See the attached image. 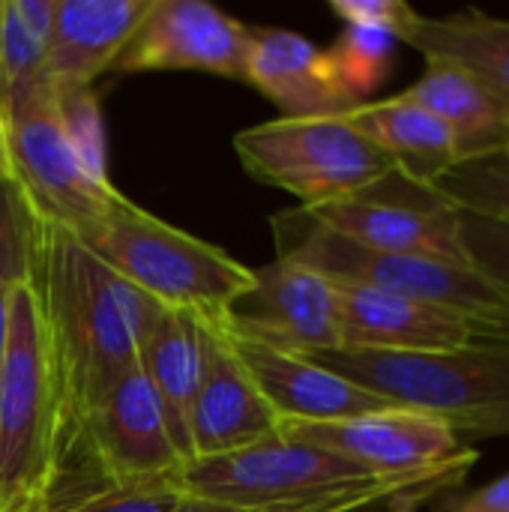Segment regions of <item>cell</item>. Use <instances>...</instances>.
Masks as SVG:
<instances>
[{"label": "cell", "instance_id": "obj_8", "mask_svg": "<svg viewBox=\"0 0 509 512\" xmlns=\"http://www.w3.org/2000/svg\"><path fill=\"white\" fill-rule=\"evenodd\" d=\"M234 153L249 177L300 198V207L357 195L396 165L342 114L279 117L234 135Z\"/></svg>", "mask_w": 509, "mask_h": 512}, {"label": "cell", "instance_id": "obj_18", "mask_svg": "<svg viewBox=\"0 0 509 512\" xmlns=\"http://www.w3.org/2000/svg\"><path fill=\"white\" fill-rule=\"evenodd\" d=\"M147 6L150 0H57L39 78L63 93L93 90V81L114 69Z\"/></svg>", "mask_w": 509, "mask_h": 512}, {"label": "cell", "instance_id": "obj_21", "mask_svg": "<svg viewBox=\"0 0 509 512\" xmlns=\"http://www.w3.org/2000/svg\"><path fill=\"white\" fill-rule=\"evenodd\" d=\"M342 117L381 153H387L396 171L414 183L432 186L462 159L450 126L402 93L375 102L366 99Z\"/></svg>", "mask_w": 509, "mask_h": 512}, {"label": "cell", "instance_id": "obj_28", "mask_svg": "<svg viewBox=\"0 0 509 512\" xmlns=\"http://www.w3.org/2000/svg\"><path fill=\"white\" fill-rule=\"evenodd\" d=\"M462 243L471 267L509 300V225L462 213Z\"/></svg>", "mask_w": 509, "mask_h": 512}, {"label": "cell", "instance_id": "obj_13", "mask_svg": "<svg viewBox=\"0 0 509 512\" xmlns=\"http://www.w3.org/2000/svg\"><path fill=\"white\" fill-rule=\"evenodd\" d=\"M279 432L291 441L330 450L378 477L429 471L468 453L465 441L447 423L405 408L330 423H279Z\"/></svg>", "mask_w": 509, "mask_h": 512}, {"label": "cell", "instance_id": "obj_4", "mask_svg": "<svg viewBox=\"0 0 509 512\" xmlns=\"http://www.w3.org/2000/svg\"><path fill=\"white\" fill-rule=\"evenodd\" d=\"M468 459H477V453L468 450L447 465L417 474L378 477L330 450L273 432L246 450L189 462L180 474V492L237 510L339 512L429 480Z\"/></svg>", "mask_w": 509, "mask_h": 512}, {"label": "cell", "instance_id": "obj_10", "mask_svg": "<svg viewBox=\"0 0 509 512\" xmlns=\"http://www.w3.org/2000/svg\"><path fill=\"white\" fill-rule=\"evenodd\" d=\"M75 453L87 456L96 480L120 486L180 483L186 468L141 366L126 372L90 408L75 432L72 456Z\"/></svg>", "mask_w": 509, "mask_h": 512}, {"label": "cell", "instance_id": "obj_16", "mask_svg": "<svg viewBox=\"0 0 509 512\" xmlns=\"http://www.w3.org/2000/svg\"><path fill=\"white\" fill-rule=\"evenodd\" d=\"M231 345L240 363L246 366L249 378L267 399V405L276 411L279 423H330V420H348V417L393 408L381 396L324 369L312 357L276 351L234 336Z\"/></svg>", "mask_w": 509, "mask_h": 512}, {"label": "cell", "instance_id": "obj_26", "mask_svg": "<svg viewBox=\"0 0 509 512\" xmlns=\"http://www.w3.org/2000/svg\"><path fill=\"white\" fill-rule=\"evenodd\" d=\"M399 36L381 27H345L342 36L327 48L333 69L342 81V87L351 93V99L360 105L372 90L384 84L393 66Z\"/></svg>", "mask_w": 509, "mask_h": 512}, {"label": "cell", "instance_id": "obj_15", "mask_svg": "<svg viewBox=\"0 0 509 512\" xmlns=\"http://www.w3.org/2000/svg\"><path fill=\"white\" fill-rule=\"evenodd\" d=\"M279 432V417L240 363L231 336L213 324L204 378L189 417L192 462L246 450Z\"/></svg>", "mask_w": 509, "mask_h": 512}, {"label": "cell", "instance_id": "obj_12", "mask_svg": "<svg viewBox=\"0 0 509 512\" xmlns=\"http://www.w3.org/2000/svg\"><path fill=\"white\" fill-rule=\"evenodd\" d=\"M252 27L204 0H150L111 72H207L243 81Z\"/></svg>", "mask_w": 509, "mask_h": 512}, {"label": "cell", "instance_id": "obj_7", "mask_svg": "<svg viewBox=\"0 0 509 512\" xmlns=\"http://www.w3.org/2000/svg\"><path fill=\"white\" fill-rule=\"evenodd\" d=\"M270 228L276 237V258L312 267L342 285L375 288L453 309L486 327L498 342H509V300L474 267L357 246L312 222L300 207L276 213Z\"/></svg>", "mask_w": 509, "mask_h": 512}, {"label": "cell", "instance_id": "obj_32", "mask_svg": "<svg viewBox=\"0 0 509 512\" xmlns=\"http://www.w3.org/2000/svg\"><path fill=\"white\" fill-rule=\"evenodd\" d=\"M174 512H261V510H237V507H225V504H210V501L186 498V501H183V504H180Z\"/></svg>", "mask_w": 509, "mask_h": 512}, {"label": "cell", "instance_id": "obj_27", "mask_svg": "<svg viewBox=\"0 0 509 512\" xmlns=\"http://www.w3.org/2000/svg\"><path fill=\"white\" fill-rule=\"evenodd\" d=\"M186 501L180 483H102L90 489H69L60 486L45 512H174Z\"/></svg>", "mask_w": 509, "mask_h": 512}, {"label": "cell", "instance_id": "obj_24", "mask_svg": "<svg viewBox=\"0 0 509 512\" xmlns=\"http://www.w3.org/2000/svg\"><path fill=\"white\" fill-rule=\"evenodd\" d=\"M39 219L24 201L15 180L0 174V372L9 348V318L15 285L36 267Z\"/></svg>", "mask_w": 509, "mask_h": 512}, {"label": "cell", "instance_id": "obj_9", "mask_svg": "<svg viewBox=\"0 0 509 512\" xmlns=\"http://www.w3.org/2000/svg\"><path fill=\"white\" fill-rule=\"evenodd\" d=\"M300 210L357 246L471 267L462 243V213L435 186L414 183L399 171L357 195Z\"/></svg>", "mask_w": 509, "mask_h": 512}, {"label": "cell", "instance_id": "obj_19", "mask_svg": "<svg viewBox=\"0 0 509 512\" xmlns=\"http://www.w3.org/2000/svg\"><path fill=\"white\" fill-rule=\"evenodd\" d=\"M402 96L450 126L462 159L509 150V96L477 72L450 60H426V72Z\"/></svg>", "mask_w": 509, "mask_h": 512}, {"label": "cell", "instance_id": "obj_30", "mask_svg": "<svg viewBox=\"0 0 509 512\" xmlns=\"http://www.w3.org/2000/svg\"><path fill=\"white\" fill-rule=\"evenodd\" d=\"M330 12L345 27H381L399 36L414 6L405 0H330Z\"/></svg>", "mask_w": 509, "mask_h": 512}, {"label": "cell", "instance_id": "obj_22", "mask_svg": "<svg viewBox=\"0 0 509 512\" xmlns=\"http://www.w3.org/2000/svg\"><path fill=\"white\" fill-rule=\"evenodd\" d=\"M399 42L420 51L423 60L459 63L509 96V18H495L480 9L453 15H423L414 9Z\"/></svg>", "mask_w": 509, "mask_h": 512}, {"label": "cell", "instance_id": "obj_20", "mask_svg": "<svg viewBox=\"0 0 509 512\" xmlns=\"http://www.w3.org/2000/svg\"><path fill=\"white\" fill-rule=\"evenodd\" d=\"M210 330L213 324L189 315V312H174L162 309L144 348H141V372L147 375L171 438L177 450L183 453L186 465L192 462V447H189V417L192 405L204 378L207 366V345H210Z\"/></svg>", "mask_w": 509, "mask_h": 512}, {"label": "cell", "instance_id": "obj_14", "mask_svg": "<svg viewBox=\"0 0 509 512\" xmlns=\"http://www.w3.org/2000/svg\"><path fill=\"white\" fill-rule=\"evenodd\" d=\"M336 285L342 306V348L432 354L459 351L474 342H498L486 327L453 309L375 288Z\"/></svg>", "mask_w": 509, "mask_h": 512}, {"label": "cell", "instance_id": "obj_5", "mask_svg": "<svg viewBox=\"0 0 509 512\" xmlns=\"http://www.w3.org/2000/svg\"><path fill=\"white\" fill-rule=\"evenodd\" d=\"M312 360L393 408L447 423L459 438H509V342L432 354L333 348Z\"/></svg>", "mask_w": 509, "mask_h": 512}, {"label": "cell", "instance_id": "obj_6", "mask_svg": "<svg viewBox=\"0 0 509 512\" xmlns=\"http://www.w3.org/2000/svg\"><path fill=\"white\" fill-rule=\"evenodd\" d=\"M75 237L162 309L189 312L207 324L222 327L228 306L252 285V267L123 195Z\"/></svg>", "mask_w": 509, "mask_h": 512}, {"label": "cell", "instance_id": "obj_29", "mask_svg": "<svg viewBox=\"0 0 509 512\" xmlns=\"http://www.w3.org/2000/svg\"><path fill=\"white\" fill-rule=\"evenodd\" d=\"M474 462H477V459H468V462H462V465H456V468H450V471H441V474H435V477H429V480H420V483H414V486H405V489H399V492L381 495V498H375V501H366V504H360V507H351V510L342 512H417L426 501L438 498V495L447 492L450 486H459V483L465 480V474L474 468Z\"/></svg>", "mask_w": 509, "mask_h": 512}, {"label": "cell", "instance_id": "obj_17", "mask_svg": "<svg viewBox=\"0 0 509 512\" xmlns=\"http://www.w3.org/2000/svg\"><path fill=\"white\" fill-rule=\"evenodd\" d=\"M243 81L261 90L282 117H333L357 105L327 48L285 27H252Z\"/></svg>", "mask_w": 509, "mask_h": 512}, {"label": "cell", "instance_id": "obj_2", "mask_svg": "<svg viewBox=\"0 0 509 512\" xmlns=\"http://www.w3.org/2000/svg\"><path fill=\"white\" fill-rule=\"evenodd\" d=\"M0 138L6 174L42 225L78 234L120 195L93 90L63 93L36 78L0 108Z\"/></svg>", "mask_w": 509, "mask_h": 512}, {"label": "cell", "instance_id": "obj_1", "mask_svg": "<svg viewBox=\"0 0 509 512\" xmlns=\"http://www.w3.org/2000/svg\"><path fill=\"white\" fill-rule=\"evenodd\" d=\"M36 291L72 441L90 408L138 366L162 312L72 231L39 222Z\"/></svg>", "mask_w": 509, "mask_h": 512}, {"label": "cell", "instance_id": "obj_25", "mask_svg": "<svg viewBox=\"0 0 509 512\" xmlns=\"http://www.w3.org/2000/svg\"><path fill=\"white\" fill-rule=\"evenodd\" d=\"M459 213L509 225V150L459 159L432 183Z\"/></svg>", "mask_w": 509, "mask_h": 512}, {"label": "cell", "instance_id": "obj_33", "mask_svg": "<svg viewBox=\"0 0 509 512\" xmlns=\"http://www.w3.org/2000/svg\"><path fill=\"white\" fill-rule=\"evenodd\" d=\"M3 168H6V162H3V138H0V174H3Z\"/></svg>", "mask_w": 509, "mask_h": 512}, {"label": "cell", "instance_id": "obj_11", "mask_svg": "<svg viewBox=\"0 0 509 512\" xmlns=\"http://www.w3.org/2000/svg\"><path fill=\"white\" fill-rule=\"evenodd\" d=\"M222 327L243 342L288 354L342 348L339 285L288 258L252 270V285L228 306Z\"/></svg>", "mask_w": 509, "mask_h": 512}, {"label": "cell", "instance_id": "obj_31", "mask_svg": "<svg viewBox=\"0 0 509 512\" xmlns=\"http://www.w3.org/2000/svg\"><path fill=\"white\" fill-rule=\"evenodd\" d=\"M444 512H509V474L486 483L483 489L471 492Z\"/></svg>", "mask_w": 509, "mask_h": 512}, {"label": "cell", "instance_id": "obj_23", "mask_svg": "<svg viewBox=\"0 0 509 512\" xmlns=\"http://www.w3.org/2000/svg\"><path fill=\"white\" fill-rule=\"evenodd\" d=\"M57 0H0V108L45 66Z\"/></svg>", "mask_w": 509, "mask_h": 512}, {"label": "cell", "instance_id": "obj_3", "mask_svg": "<svg viewBox=\"0 0 509 512\" xmlns=\"http://www.w3.org/2000/svg\"><path fill=\"white\" fill-rule=\"evenodd\" d=\"M66 465L69 432L33 267L12 294L0 372V512H45Z\"/></svg>", "mask_w": 509, "mask_h": 512}]
</instances>
